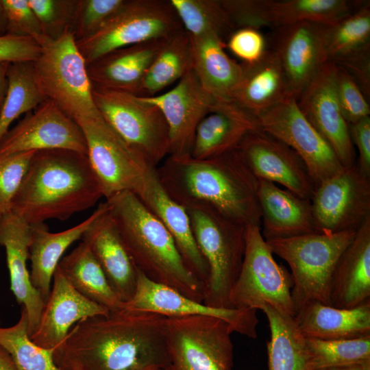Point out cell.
I'll return each mask as SVG.
<instances>
[{
    "label": "cell",
    "instance_id": "obj_1",
    "mask_svg": "<svg viewBox=\"0 0 370 370\" xmlns=\"http://www.w3.org/2000/svg\"><path fill=\"white\" fill-rule=\"evenodd\" d=\"M61 370L163 369L166 317L122 308L77 322L55 349Z\"/></svg>",
    "mask_w": 370,
    "mask_h": 370
},
{
    "label": "cell",
    "instance_id": "obj_2",
    "mask_svg": "<svg viewBox=\"0 0 370 370\" xmlns=\"http://www.w3.org/2000/svg\"><path fill=\"white\" fill-rule=\"evenodd\" d=\"M156 169L165 191L186 209L260 227L258 180L237 149L204 160L168 156Z\"/></svg>",
    "mask_w": 370,
    "mask_h": 370
},
{
    "label": "cell",
    "instance_id": "obj_3",
    "mask_svg": "<svg viewBox=\"0 0 370 370\" xmlns=\"http://www.w3.org/2000/svg\"><path fill=\"white\" fill-rule=\"evenodd\" d=\"M103 197L87 155L68 149L35 151L12 201L11 211L29 225L64 221Z\"/></svg>",
    "mask_w": 370,
    "mask_h": 370
},
{
    "label": "cell",
    "instance_id": "obj_4",
    "mask_svg": "<svg viewBox=\"0 0 370 370\" xmlns=\"http://www.w3.org/2000/svg\"><path fill=\"white\" fill-rule=\"evenodd\" d=\"M108 214L137 269L203 303L205 285L186 266L164 226L130 191L106 199Z\"/></svg>",
    "mask_w": 370,
    "mask_h": 370
},
{
    "label": "cell",
    "instance_id": "obj_5",
    "mask_svg": "<svg viewBox=\"0 0 370 370\" xmlns=\"http://www.w3.org/2000/svg\"><path fill=\"white\" fill-rule=\"evenodd\" d=\"M356 233L354 230L334 234L315 232L266 241L273 254L286 261L291 270V295L295 313L310 301L331 306L333 273Z\"/></svg>",
    "mask_w": 370,
    "mask_h": 370
},
{
    "label": "cell",
    "instance_id": "obj_6",
    "mask_svg": "<svg viewBox=\"0 0 370 370\" xmlns=\"http://www.w3.org/2000/svg\"><path fill=\"white\" fill-rule=\"evenodd\" d=\"M33 66L46 99L73 120L100 115L92 98L87 65L71 32L42 46Z\"/></svg>",
    "mask_w": 370,
    "mask_h": 370
},
{
    "label": "cell",
    "instance_id": "obj_7",
    "mask_svg": "<svg viewBox=\"0 0 370 370\" xmlns=\"http://www.w3.org/2000/svg\"><path fill=\"white\" fill-rule=\"evenodd\" d=\"M186 210L209 270L203 303L213 308H232L230 294L241 269L247 227L208 212Z\"/></svg>",
    "mask_w": 370,
    "mask_h": 370
},
{
    "label": "cell",
    "instance_id": "obj_8",
    "mask_svg": "<svg viewBox=\"0 0 370 370\" xmlns=\"http://www.w3.org/2000/svg\"><path fill=\"white\" fill-rule=\"evenodd\" d=\"M182 29L170 0H125L96 33L75 42L88 65L113 50L171 37Z\"/></svg>",
    "mask_w": 370,
    "mask_h": 370
},
{
    "label": "cell",
    "instance_id": "obj_9",
    "mask_svg": "<svg viewBox=\"0 0 370 370\" xmlns=\"http://www.w3.org/2000/svg\"><path fill=\"white\" fill-rule=\"evenodd\" d=\"M293 286L291 274L275 260L260 227L247 226L241 269L230 294L231 308L257 310L267 304L293 318Z\"/></svg>",
    "mask_w": 370,
    "mask_h": 370
},
{
    "label": "cell",
    "instance_id": "obj_10",
    "mask_svg": "<svg viewBox=\"0 0 370 370\" xmlns=\"http://www.w3.org/2000/svg\"><path fill=\"white\" fill-rule=\"evenodd\" d=\"M92 94L105 121L149 164L157 167L169 155V128L156 106L116 90L92 87Z\"/></svg>",
    "mask_w": 370,
    "mask_h": 370
},
{
    "label": "cell",
    "instance_id": "obj_11",
    "mask_svg": "<svg viewBox=\"0 0 370 370\" xmlns=\"http://www.w3.org/2000/svg\"><path fill=\"white\" fill-rule=\"evenodd\" d=\"M229 324L208 316L166 317L168 360L162 370H234Z\"/></svg>",
    "mask_w": 370,
    "mask_h": 370
},
{
    "label": "cell",
    "instance_id": "obj_12",
    "mask_svg": "<svg viewBox=\"0 0 370 370\" xmlns=\"http://www.w3.org/2000/svg\"><path fill=\"white\" fill-rule=\"evenodd\" d=\"M90 165L106 199L123 191L137 194L155 166L130 147L100 115L79 118Z\"/></svg>",
    "mask_w": 370,
    "mask_h": 370
},
{
    "label": "cell",
    "instance_id": "obj_13",
    "mask_svg": "<svg viewBox=\"0 0 370 370\" xmlns=\"http://www.w3.org/2000/svg\"><path fill=\"white\" fill-rule=\"evenodd\" d=\"M310 204L316 232L357 231L370 218V177L356 162L319 184Z\"/></svg>",
    "mask_w": 370,
    "mask_h": 370
},
{
    "label": "cell",
    "instance_id": "obj_14",
    "mask_svg": "<svg viewBox=\"0 0 370 370\" xmlns=\"http://www.w3.org/2000/svg\"><path fill=\"white\" fill-rule=\"evenodd\" d=\"M261 130L291 147L301 158L316 186L345 167L330 145L290 96L257 117Z\"/></svg>",
    "mask_w": 370,
    "mask_h": 370
},
{
    "label": "cell",
    "instance_id": "obj_15",
    "mask_svg": "<svg viewBox=\"0 0 370 370\" xmlns=\"http://www.w3.org/2000/svg\"><path fill=\"white\" fill-rule=\"evenodd\" d=\"M234 29H275L310 21L331 23L352 11L358 1L347 0H220Z\"/></svg>",
    "mask_w": 370,
    "mask_h": 370
},
{
    "label": "cell",
    "instance_id": "obj_16",
    "mask_svg": "<svg viewBox=\"0 0 370 370\" xmlns=\"http://www.w3.org/2000/svg\"><path fill=\"white\" fill-rule=\"evenodd\" d=\"M48 149L87 151L78 124L47 99L6 132L0 140V156Z\"/></svg>",
    "mask_w": 370,
    "mask_h": 370
},
{
    "label": "cell",
    "instance_id": "obj_17",
    "mask_svg": "<svg viewBox=\"0 0 370 370\" xmlns=\"http://www.w3.org/2000/svg\"><path fill=\"white\" fill-rule=\"evenodd\" d=\"M123 308L149 312L166 317L208 316L227 322L233 332L251 338L258 335L256 310L218 308L188 297L175 288L153 281L137 269V281L132 298Z\"/></svg>",
    "mask_w": 370,
    "mask_h": 370
},
{
    "label": "cell",
    "instance_id": "obj_18",
    "mask_svg": "<svg viewBox=\"0 0 370 370\" xmlns=\"http://www.w3.org/2000/svg\"><path fill=\"white\" fill-rule=\"evenodd\" d=\"M336 66L328 62L297 98L298 106L345 167L356 162L349 124L342 113L335 87Z\"/></svg>",
    "mask_w": 370,
    "mask_h": 370
},
{
    "label": "cell",
    "instance_id": "obj_19",
    "mask_svg": "<svg viewBox=\"0 0 370 370\" xmlns=\"http://www.w3.org/2000/svg\"><path fill=\"white\" fill-rule=\"evenodd\" d=\"M156 106L169 128V156H189L199 123L212 111L217 99L202 85L193 69L171 90L153 97H140Z\"/></svg>",
    "mask_w": 370,
    "mask_h": 370
},
{
    "label": "cell",
    "instance_id": "obj_20",
    "mask_svg": "<svg viewBox=\"0 0 370 370\" xmlns=\"http://www.w3.org/2000/svg\"><path fill=\"white\" fill-rule=\"evenodd\" d=\"M236 149L258 180L280 184L310 200L316 185L304 161L288 145L260 129L249 131Z\"/></svg>",
    "mask_w": 370,
    "mask_h": 370
},
{
    "label": "cell",
    "instance_id": "obj_21",
    "mask_svg": "<svg viewBox=\"0 0 370 370\" xmlns=\"http://www.w3.org/2000/svg\"><path fill=\"white\" fill-rule=\"evenodd\" d=\"M323 24L303 21L276 29L273 47L292 96L297 98L328 61Z\"/></svg>",
    "mask_w": 370,
    "mask_h": 370
},
{
    "label": "cell",
    "instance_id": "obj_22",
    "mask_svg": "<svg viewBox=\"0 0 370 370\" xmlns=\"http://www.w3.org/2000/svg\"><path fill=\"white\" fill-rule=\"evenodd\" d=\"M110 311L79 293L57 267L50 294L45 301L37 328L29 336L37 345L56 349L77 322Z\"/></svg>",
    "mask_w": 370,
    "mask_h": 370
},
{
    "label": "cell",
    "instance_id": "obj_23",
    "mask_svg": "<svg viewBox=\"0 0 370 370\" xmlns=\"http://www.w3.org/2000/svg\"><path fill=\"white\" fill-rule=\"evenodd\" d=\"M97 214L82 236L104 272L112 288L123 303L133 297L137 268L110 219L106 203H100Z\"/></svg>",
    "mask_w": 370,
    "mask_h": 370
},
{
    "label": "cell",
    "instance_id": "obj_24",
    "mask_svg": "<svg viewBox=\"0 0 370 370\" xmlns=\"http://www.w3.org/2000/svg\"><path fill=\"white\" fill-rule=\"evenodd\" d=\"M156 169L136 195L171 234L187 268L206 285L208 267L195 239L188 212L165 191Z\"/></svg>",
    "mask_w": 370,
    "mask_h": 370
},
{
    "label": "cell",
    "instance_id": "obj_25",
    "mask_svg": "<svg viewBox=\"0 0 370 370\" xmlns=\"http://www.w3.org/2000/svg\"><path fill=\"white\" fill-rule=\"evenodd\" d=\"M31 225L12 211L0 217V246L5 248L10 288L27 315L29 336L37 328L45 301L32 285L27 267Z\"/></svg>",
    "mask_w": 370,
    "mask_h": 370
},
{
    "label": "cell",
    "instance_id": "obj_26",
    "mask_svg": "<svg viewBox=\"0 0 370 370\" xmlns=\"http://www.w3.org/2000/svg\"><path fill=\"white\" fill-rule=\"evenodd\" d=\"M171 37L119 48L88 64L92 87L136 95L149 66Z\"/></svg>",
    "mask_w": 370,
    "mask_h": 370
},
{
    "label": "cell",
    "instance_id": "obj_27",
    "mask_svg": "<svg viewBox=\"0 0 370 370\" xmlns=\"http://www.w3.org/2000/svg\"><path fill=\"white\" fill-rule=\"evenodd\" d=\"M258 199L265 241L315 233L310 200L258 180Z\"/></svg>",
    "mask_w": 370,
    "mask_h": 370
},
{
    "label": "cell",
    "instance_id": "obj_28",
    "mask_svg": "<svg viewBox=\"0 0 370 370\" xmlns=\"http://www.w3.org/2000/svg\"><path fill=\"white\" fill-rule=\"evenodd\" d=\"M260 129L256 117L230 101H217L197 127L190 156L204 160L221 156L236 149L249 131Z\"/></svg>",
    "mask_w": 370,
    "mask_h": 370
},
{
    "label": "cell",
    "instance_id": "obj_29",
    "mask_svg": "<svg viewBox=\"0 0 370 370\" xmlns=\"http://www.w3.org/2000/svg\"><path fill=\"white\" fill-rule=\"evenodd\" d=\"M370 300V218L358 229L332 275L331 306L352 308Z\"/></svg>",
    "mask_w": 370,
    "mask_h": 370
},
{
    "label": "cell",
    "instance_id": "obj_30",
    "mask_svg": "<svg viewBox=\"0 0 370 370\" xmlns=\"http://www.w3.org/2000/svg\"><path fill=\"white\" fill-rule=\"evenodd\" d=\"M243 73L230 101L257 117L290 96L288 84L275 53L267 50L256 62L241 63Z\"/></svg>",
    "mask_w": 370,
    "mask_h": 370
},
{
    "label": "cell",
    "instance_id": "obj_31",
    "mask_svg": "<svg viewBox=\"0 0 370 370\" xmlns=\"http://www.w3.org/2000/svg\"><path fill=\"white\" fill-rule=\"evenodd\" d=\"M306 338L353 339L370 336V300L352 308H339L310 301L293 317Z\"/></svg>",
    "mask_w": 370,
    "mask_h": 370
},
{
    "label": "cell",
    "instance_id": "obj_32",
    "mask_svg": "<svg viewBox=\"0 0 370 370\" xmlns=\"http://www.w3.org/2000/svg\"><path fill=\"white\" fill-rule=\"evenodd\" d=\"M97 214L96 210L84 221L58 232H50L45 223L31 225L29 260L30 280L45 301L50 294L53 273L63 254L82 235Z\"/></svg>",
    "mask_w": 370,
    "mask_h": 370
},
{
    "label": "cell",
    "instance_id": "obj_33",
    "mask_svg": "<svg viewBox=\"0 0 370 370\" xmlns=\"http://www.w3.org/2000/svg\"><path fill=\"white\" fill-rule=\"evenodd\" d=\"M190 38L193 45V69L199 81L217 101H230L242 75V64L227 54L225 43L218 36Z\"/></svg>",
    "mask_w": 370,
    "mask_h": 370
},
{
    "label": "cell",
    "instance_id": "obj_34",
    "mask_svg": "<svg viewBox=\"0 0 370 370\" xmlns=\"http://www.w3.org/2000/svg\"><path fill=\"white\" fill-rule=\"evenodd\" d=\"M58 267L71 284L86 298L110 312L123 308V303L112 288L99 264L84 242L62 258Z\"/></svg>",
    "mask_w": 370,
    "mask_h": 370
},
{
    "label": "cell",
    "instance_id": "obj_35",
    "mask_svg": "<svg viewBox=\"0 0 370 370\" xmlns=\"http://www.w3.org/2000/svg\"><path fill=\"white\" fill-rule=\"evenodd\" d=\"M271 338L267 343L269 370H310L306 337L293 317L264 304Z\"/></svg>",
    "mask_w": 370,
    "mask_h": 370
},
{
    "label": "cell",
    "instance_id": "obj_36",
    "mask_svg": "<svg viewBox=\"0 0 370 370\" xmlns=\"http://www.w3.org/2000/svg\"><path fill=\"white\" fill-rule=\"evenodd\" d=\"M193 69V45L183 29L172 36L147 71L136 96L153 97Z\"/></svg>",
    "mask_w": 370,
    "mask_h": 370
},
{
    "label": "cell",
    "instance_id": "obj_37",
    "mask_svg": "<svg viewBox=\"0 0 370 370\" xmlns=\"http://www.w3.org/2000/svg\"><path fill=\"white\" fill-rule=\"evenodd\" d=\"M328 61L336 63L370 47V3L358 1L354 9L336 21L323 24Z\"/></svg>",
    "mask_w": 370,
    "mask_h": 370
},
{
    "label": "cell",
    "instance_id": "obj_38",
    "mask_svg": "<svg viewBox=\"0 0 370 370\" xmlns=\"http://www.w3.org/2000/svg\"><path fill=\"white\" fill-rule=\"evenodd\" d=\"M8 81L7 93L0 110V140L14 120L47 99L36 81L33 62H10Z\"/></svg>",
    "mask_w": 370,
    "mask_h": 370
},
{
    "label": "cell",
    "instance_id": "obj_39",
    "mask_svg": "<svg viewBox=\"0 0 370 370\" xmlns=\"http://www.w3.org/2000/svg\"><path fill=\"white\" fill-rule=\"evenodd\" d=\"M191 37L217 35L224 40L234 28L220 0H170Z\"/></svg>",
    "mask_w": 370,
    "mask_h": 370
},
{
    "label": "cell",
    "instance_id": "obj_40",
    "mask_svg": "<svg viewBox=\"0 0 370 370\" xmlns=\"http://www.w3.org/2000/svg\"><path fill=\"white\" fill-rule=\"evenodd\" d=\"M0 347L9 354L16 370H61L53 360L56 349L42 348L30 339L23 308L16 324L0 327Z\"/></svg>",
    "mask_w": 370,
    "mask_h": 370
},
{
    "label": "cell",
    "instance_id": "obj_41",
    "mask_svg": "<svg viewBox=\"0 0 370 370\" xmlns=\"http://www.w3.org/2000/svg\"><path fill=\"white\" fill-rule=\"evenodd\" d=\"M310 370L360 364L370 360V336L343 340L306 338Z\"/></svg>",
    "mask_w": 370,
    "mask_h": 370
},
{
    "label": "cell",
    "instance_id": "obj_42",
    "mask_svg": "<svg viewBox=\"0 0 370 370\" xmlns=\"http://www.w3.org/2000/svg\"><path fill=\"white\" fill-rule=\"evenodd\" d=\"M47 40L71 32L78 0H27Z\"/></svg>",
    "mask_w": 370,
    "mask_h": 370
},
{
    "label": "cell",
    "instance_id": "obj_43",
    "mask_svg": "<svg viewBox=\"0 0 370 370\" xmlns=\"http://www.w3.org/2000/svg\"><path fill=\"white\" fill-rule=\"evenodd\" d=\"M125 0H78L71 27L75 41L96 33L123 5Z\"/></svg>",
    "mask_w": 370,
    "mask_h": 370
},
{
    "label": "cell",
    "instance_id": "obj_44",
    "mask_svg": "<svg viewBox=\"0 0 370 370\" xmlns=\"http://www.w3.org/2000/svg\"><path fill=\"white\" fill-rule=\"evenodd\" d=\"M34 152L0 156V217L11 211L12 201Z\"/></svg>",
    "mask_w": 370,
    "mask_h": 370
},
{
    "label": "cell",
    "instance_id": "obj_45",
    "mask_svg": "<svg viewBox=\"0 0 370 370\" xmlns=\"http://www.w3.org/2000/svg\"><path fill=\"white\" fill-rule=\"evenodd\" d=\"M336 66V92L345 119L350 125L369 116V101L361 89L344 69Z\"/></svg>",
    "mask_w": 370,
    "mask_h": 370
},
{
    "label": "cell",
    "instance_id": "obj_46",
    "mask_svg": "<svg viewBox=\"0 0 370 370\" xmlns=\"http://www.w3.org/2000/svg\"><path fill=\"white\" fill-rule=\"evenodd\" d=\"M7 19V34L28 37L41 47L48 41L27 0H1Z\"/></svg>",
    "mask_w": 370,
    "mask_h": 370
},
{
    "label": "cell",
    "instance_id": "obj_47",
    "mask_svg": "<svg viewBox=\"0 0 370 370\" xmlns=\"http://www.w3.org/2000/svg\"><path fill=\"white\" fill-rule=\"evenodd\" d=\"M229 50L243 64L260 60L267 51L266 40L259 29L241 27L234 29L225 44Z\"/></svg>",
    "mask_w": 370,
    "mask_h": 370
},
{
    "label": "cell",
    "instance_id": "obj_48",
    "mask_svg": "<svg viewBox=\"0 0 370 370\" xmlns=\"http://www.w3.org/2000/svg\"><path fill=\"white\" fill-rule=\"evenodd\" d=\"M41 51L42 47L31 38L8 34L0 36V61L34 62Z\"/></svg>",
    "mask_w": 370,
    "mask_h": 370
},
{
    "label": "cell",
    "instance_id": "obj_49",
    "mask_svg": "<svg viewBox=\"0 0 370 370\" xmlns=\"http://www.w3.org/2000/svg\"><path fill=\"white\" fill-rule=\"evenodd\" d=\"M355 80L368 101L370 97V47L336 62Z\"/></svg>",
    "mask_w": 370,
    "mask_h": 370
},
{
    "label": "cell",
    "instance_id": "obj_50",
    "mask_svg": "<svg viewBox=\"0 0 370 370\" xmlns=\"http://www.w3.org/2000/svg\"><path fill=\"white\" fill-rule=\"evenodd\" d=\"M353 145L358 151L356 164L365 176L370 177V116L349 125Z\"/></svg>",
    "mask_w": 370,
    "mask_h": 370
},
{
    "label": "cell",
    "instance_id": "obj_51",
    "mask_svg": "<svg viewBox=\"0 0 370 370\" xmlns=\"http://www.w3.org/2000/svg\"><path fill=\"white\" fill-rule=\"evenodd\" d=\"M10 63L5 61H0V110L8 90V70Z\"/></svg>",
    "mask_w": 370,
    "mask_h": 370
},
{
    "label": "cell",
    "instance_id": "obj_52",
    "mask_svg": "<svg viewBox=\"0 0 370 370\" xmlns=\"http://www.w3.org/2000/svg\"><path fill=\"white\" fill-rule=\"evenodd\" d=\"M0 370H16L9 354L0 347Z\"/></svg>",
    "mask_w": 370,
    "mask_h": 370
},
{
    "label": "cell",
    "instance_id": "obj_53",
    "mask_svg": "<svg viewBox=\"0 0 370 370\" xmlns=\"http://www.w3.org/2000/svg\"><path fill=\"white\" fill-rule=\"evenodd\" d=\"M7 34V19L3 5L0 0V36Z\"/></svg>",
    "mask_w": 370,
    "mask_h": 370
},
{
    "label": "cell",
    "instance_id": "obj_54",
    "mask_svg": "<svg viewBox=\"0 0 370 370\" xmlns=\"http://www.w3.org/2000/svg\"><path fill=\"white\" fill-rule=\"evenodd\" d=\"M314 370H363L362 363L349 365L326 367Z\"/></svg>",
    "mask_w": 370,
    "mask_h": 370
},
{
    "label": "cell",
    "instance_id": "obj_55",
    "mask_svg": "<svg viewBox=\"0 0 370 370\" xmlns=\"http://www.w3.org/2000/svg\"><path fill=\"white\" fill-rule=\"evenodd\" d=\"M150 370H162L160 369H150Z\"/></svg>",
    "mask_w": 370,
    "mask_h": 370
}]
</instances>
